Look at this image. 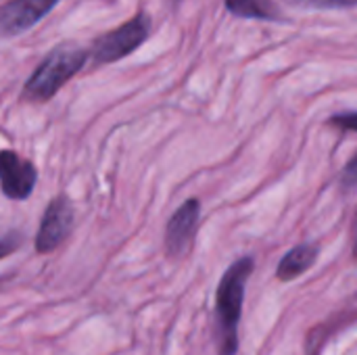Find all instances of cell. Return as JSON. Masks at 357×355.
<instances>
[{"mask_svg": "<svg viewBox=\"0 0 357 355\" xmlns=\"http://www.w3.org/2000/svg\"><path fill=\"white\" fill-rule=\"evenodd\" d=\"M90 52L75 42H61L54 46L42 63L27 77L21 98L27 103H46L50 100L75 73H79L88 61Z\"/></svg>", "mask_w": 357, "mask_h": 355, "instance_id": "obj_1", "label": "cell"}, {"mask_svg": "<svg viewBox=\"0 0 357 355\" xmlns=\"http://www.w3.org/2000/svg\"><path fill=\"white\" fill-rule=\"evenodd\" d=\"M253 272V259H238L228 268L218 287V333H220V355H234L236 352V326L241 320L245 285Z\"/></svg>", "mask_w": 357, "mask_h": 355, "instance_id": "obj_2", "label": "cell"}, {"mask_svg": "<svg viewBox=\"0 0 357 355\" xmlns=\"http://www.w3.org/2000/svg\"><path fill=\"white\" fill-rule=\"evenodd\" d=\"M149 36H151V17L140 10L119 27L98 36L88 52L96 65H109L130 56L149 40Z\"/></svg>", "mask_w": 357, "mask_h": 355, "instance_id": "obj_3", "label": "cell"}, {"mask_svg": "<svg viewBox=\"0 0 357 355\" xmlns=\"http://www.w3.org/2000/svg\"><path fill=\"white\" fill-rule=\"evenodd\" d=\"M73 203L67 195H59L54 197L40 222L38 228V236H36V251L38 253H52L59 245H63V241L69 236L71 228H73Z\"/></svg>", "mask_w": 357, "mask_h": 355, "instance_id": "obj_4", "label": "cell"}, {"mask_svg": "<svg viewBox=\"0 0 357 355\" xmlns=\"http://www.w3.org/2000/svg\"><path fill=\"white\" fill-rule=\"evenodd\" d=\"M38 182V169L33 161L19 153L4 149L0 151V190L10 201H25L31 197Z\"/></svg>", "mask_w": 357, "mask_h": 355, "instance_id": "obj_5", "label": "cell"}, {"mask_svg": "<svg viewBox=\"0 0 357 355\" xmlns=\"http://www.w3.org/2000/svg\"><path fill=\"white\" fill-rule=\"evenodd\" d=\"M59 0H8L0 6V36L13 38L38 25Z\"/></svg>", "mask_w": 357, "mask_h": 355, "instance_id": "obj_6", "label": "cell"}, {"mask_svg": "<svg viewBox=\"0 0 357 355\" xmlns=\"http://www.w3.org/2000/svg\"><path fill=\"white\" fill-rule=\"evenodd\" d=\"M201 218V203L197 199H188L167 222L165 226V251L169 257H182L197 232Z\"/></svg>", "mask_w": 357, "mask_h": 355, "instance_id": "obj_7", "label": "cell"}, {"mask_svg": "<svg viewBox=\"0 0 357 355\" xmlns=\"http://www.w3.org/2000/svg\"><path fill=\"white\" fill-rule=\"evenodd\" d=\"M318 257V247L316 245H299L293 251H289L280 266H278V278L280 280H293L301 276L305 270L312 268V264Z\"/></svg>", "mask_w": 357, "mask_h": 355, "instance_id": "obj_8", "label": "cell"}, {"mask_svg": "<svg viewBox=\"0 0 357 355\" xmlns=\"http://www.w3.org/2000/svg\"><path fill=\"white\" fill-rule=\"evenodd\" d=\"M226 8L245 19H264L274 21L278 17V8L272 0H226Z\"/></svg>", "mask_w": 357, "mask_h": 355, "instance_id": "obj_9", "label": "cell"}, {"mask_svg": "<svg viewBox=\"0 0 357 355\" xmlns=\"http://www.w3.org/2000/svg\"><path fill=\"white\" fill-rule=\"evenodd\" d=\"M289 2L305 8H345L357 4V0H289Z\"/></svg>", "mask_w": 357, "mask_h": 355, "instance_id": "obj_10", "label": "cell"}, {"mask_svg": "<svg viewBox=\"0 0 357 355\" xmlns=\"http://www.w3.org/2000/svg\"><path fill=\"white\" fill-rule=\"evenodd\" d=\"M21 243H23V234H21V232L10 230V232L0 234V259L13 255V253L21 247Z\"/></svg>", "mask_w": 357, "mask_h": 355, "instance_id": "obj_11", "label": "cell"}, {"mask_svg": "<svg viewBox=\"0 0 357 355\" xmlns=\"http://www.w3.org/2000/svg\"><path fill=\"white\" fill-rule=\"evenodd\" d=\"M341 182H343V186H347V188H354L357 184V155L347 163V167H345V172H343V178H341Z\"/></svg>", "mask_w": 357, "mask_h": 355, "instance_id": "obj_12", "label": "cell"}, {"mask_svg": "<svg viewBox=\"0 0 357 355\" xmlns=\"http://www.w3.org/2000/svg\"><path fill=\"white\" fill-rule=\"evenodd\" d=\"M335 126L345 128V130H356L357 132V113H345V115H337L333 119Z\"/></svg>", "mask_w": 357, "mask_h": 355, "instance_id": "obj_13", "label": "cell"}, {"mask_svg": "<svg viewBox=\"0 0 357 355\" xmlns=\"http://www.w3.org/2000/svg\"><path fill=\"white\" fill-rule=\"evenodd\" d=\"M354 253L357 255V228H356V241H354Z\"/></svg>", "mask_w": 357, "mask_h": 355, "instance_id": "obj_14", "label": "cell"}]
</instances>
